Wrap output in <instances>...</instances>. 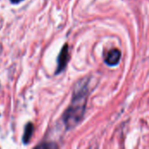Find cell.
<instances>
[{
  "label": "cell",
  "instance_id": "obj_1",
  "mask_svg": "<svg viewBox=\"0 0 149 149\" xmlns=\"http://www.w3.org/2000/svg\"><path fill=\"white\" fill-rule=\"evenodd\" d=\"M89 83L90 79L84 78L74 86L72 102L63 115V122L66 129L74 128L84 118L89 95Z\"/></svg>",
  "mask_w": 149,
  "mask_h": 149
},
{
  "label": "cell",
  "instance_id": "obj_2",
  "mask_svg": "<svg viewBox=\"0 0 149 149\" xmlns=\"http://www.w3.org/2000/svg\"><path fill=\"white\" fill-rule=\"evenodd\" d=\"M69 61V49L68 45L65 44L61 49L59 55L58 57V66L56 70V74L60 73L65 67Z\"/></svg>",
  "mask_w": 149,
  "mask_h": 149
},
{
  "label": "cell",
  "instance_id": "obj_3",
  "mask_svg": "<svg viewBox=\"0 0 149 149\" xmlns=\"http://www.w3.org/2000/svg\"><path fill=\"white\" fill-rule=\"evenodd\" d=\"M120 57H121V53H120V50L112 49L107 53V56L105 58V62L108 65L113 66V65H116L117 64H119V62L120 60Z\"/></svg>",
  "mask_w": 149,
  "mask_h": 149
},
{
  "label": "cell",
  "instance_id": "obj_4",
  "mask_svg": "<svg viewBox=\"0 0 149 149\" xmlns=\"http://www.w3.org/2000/svg\"><path fill=\"white\" fill-rule=\"evenodd\" d=\"M33 125L31 123H28L26 126H25V128H24V135H23V142L24 144L26 143H29L31 136H32V134H33Z\"/></svg>",
  "mask_w": 149,
  "mask_h": 149
},
{
  "label": "cell",
  "instance_id": "obj_5",
  "mask_svg": "<svg viewBox=\"0 0 149 149\" xmlns=\"http://www.w3.org/2000/svg\"><path fill=\"white\" fill-rule=\"evenodd\" d=\"M38 148H57V146L55 144L52 143H49V144H41L37 146Z\"/></svg>",
  "mask_w": 149,
  "mask_h": 149
},
{
  "label": "cell",
  "instance_id": "obj_6",
  "mask_svg": "<svg viewBox=\"0 0 149 149\" xmlns=\"http://www.w3.org/2000/svg\"><path fill=\"white\" fill-rule=\"evenodd\" d=\"M21 1H23V0H10V2L13 3H19Z\"/></svg>",
  "mask_w": 149,
  "mask_h": 149
}]
</instances>
